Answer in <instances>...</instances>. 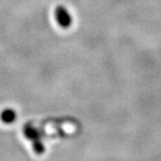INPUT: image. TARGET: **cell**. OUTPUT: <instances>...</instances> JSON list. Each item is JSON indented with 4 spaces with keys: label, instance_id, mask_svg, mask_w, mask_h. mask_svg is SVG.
Returning a JSON list of instances; mask_svg holds the SVG:
<instances>
[{
    "label": "cell",
    "instance_id": "1",
    "mask_svg": "<svg viewBox=\"0 0 161 161\" xmlns=\"http://www.w3.org/2000/svg\"><path fill=\"white\" fill-rule=\"evenodd\" d=\"M55 16H56V20L59 24V26L64 29H67L72 25V23H73L72 16H71L68 10L64 6H58L56 8Z\"/></svg>",
    "mask_w": 161,
    "mask_h": 161
},
{
    "label": "cell",
    "instance_id": "2",
    "mask_svg": "<svg viewBox=\"0 0 161 161\" xmlns=\"http://www.w3.org/2000/svg\"><path fill=\"white\" fill-rule=\"evenodd\" d=\"M16 118H17V113L15 112V110L11 108H6L2 110L0 113V120L6 125L13 124L14 122H15Z\"/></svg>",
    "mask_w": 161,
    "mask_h": 161
},
{
    "label": "cell",
    "instance_id": "3",
    "mask_svg": "<svg viewBox=\"0 0 161 161\" xmlns=\"http://www.w3.org/2000/svg\"><path fill=\"white\" fill-rule=\"evenodd\" d=\"M23 133H24L25 137L29 139L31 142L38 140V139H41V132H40V130L33 126H31V125L24 127Z\"/></svg>",
    "mask_w": 161,
    "mask_h": 161
},
{
    "label": "cell",
    "instance_id": "4",
    "mask_svg": "<svg viewBox=\"0 0 161 161\" xmlns=\"http://www.w3.org/2000/svg\"><path fill=\"white\" fill-rule=\"evenodd\" d=\"M32 144H33V150L39 153V154H41L42 152L45 151V146L42 142L41 139H38V140H35L32 142Z\"/></svg>",
    "mask_w": 161,
    "mask_h": 161
}]
</instances>
